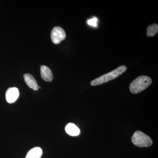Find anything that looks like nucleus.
Instances as JSON below:
<instances>
[{
    "instance_id": "nucleus-1",
    "label": "nucleus",
    "mask_w": 158,
    "mask_h": 158,
    "mask_svg": "<svg viewBox=\"0 0 158 158\" xmlns=\"http://www.w3.org/2000/svg\"><path fill=\"white\" fill-rule=\"evenodd\" d=\"M127 68L124 65L119 66L109 73L103 75L90 82L91 86H97L110 81L121 75L126 71Z\"/></svg>"
},
{
    "instance_id": "nucleus-2",
    "label": "nucleus",
    "mask_w": 158,
    "mask_h": 158,
    "mask_svg": "<svg viewBox=\"0 0 158 158\" xmlns=\"http://www.w3.org/2000/svg\"><path fill=\"white\" fill-rule=\"evenodd\" d=\"M152 80L146 76H141L135 79L130 85L131 93L137 94L146 89L151 84Z\"/></svg>"
},
{
    "instance_id": "nucleus-3",
    "label": "nucleus",
    "mask_w": 158,
    "mask_h": 158,
    "mask_svg": "<svg viewBox=\"0 0 158 158\" xmlns=\"http://www.w3.org/2000/svg\"><path fill=\"white\" fill-rule=\"evenodd\" d=\"M131 141L137 147H148L152 144V140L150 137L141 131H136L132 136Z\"/></svg>"
},
{
    "instance_id": "nucleus-4",
    "label": "nucleus",
    "mask_w": 158,
    "mask_h": 158,
    "mask_svg": "<svg viewBox=\"0 0 158 158\" xmlns=\"http://www.w3.org/2000/svg\"><path fill=\"white\" fill-rule=\"evenodd\" d=\"M65 31L60 27H55L51 32V39L54 44H59L65 39Z\"/></svg>"
},
{
    "instance_id": "nucleus-5",
    "label": "nucleus",
    "mask_w": 158,
    "mask_h": 158,
    "mask_svg": "<svg viewBox=\"0 0 158 158\" xmlns=\"http://www.w3.org/2000/svg\"><path fill=\"white\" fill-rule=\"evenodd\" d=\"M19 92L17 88H9L6 92V99L9 103H13L19 98Z\"/></svg>"
},
{
    "instance_id": "nucleus-6",
    "label": "nucleus",
    "mask_w": 158,
    "mask_h": 158,
    "mask_svg": "<svg viewBox=\"0 0 158 158\" xmlns=\"http://www.w3.org/2000/svg\"><path fill=\"white\" fill-rule=\"evenodd\" d=\"M40 74L41 77L44 81L51 82L53 78L52 73L50 69L45 65H42L40 67Z\"/></svg>"
},
{
    "instance_id": "nucleus-7",
    "label": "nucleus",
    "mask_w": 158,
    "mask_h": 158,
    "mask_svg": "<svg viewBox=\"0 0 158 158\" xmlns=\"http://www.w3.org/2000/svg\"><path fill=\"white\" fill-rule=\"evenodd\" d=\"M24 81L27 85L34 90H38L39 86L37 85V82L34 78V77L31 74L27 73L24 75Z\"/></svg>"
},
{
    "instance_id": "nucleus-8",
    "label": "nucleus",
    "mask_w": 158,
    "mask_h": 158,
    "mask_svg": "<svg viewBox=\"0 0 158 158\" xmlns=\"http://www.w3.org/2000/svg\"><path fill=\"white\" fill-rule=\"evenodd\" d=\"M65 131L67 134L72 136L79 135L81 133L80 129L75 124L73 123H69L66 125Z\"/></svg>"
},
{
    "instance_id": "nucleus-9",
    "label": "nucleus",
    "mask_w": 158,
    "mask_h": 158,
    "mask_svg": "<svg viewBox=\"0 0 158 158\" xmlns=\"http://www.w3.org/2000/svg\"><path fill=\"white\" fill-rule=\"evenodd\" d=\"M42 154V150L40 148L35 147L29 151L26 158H40Z\"/></svg>"
},
{
    "instance_id": "nucleus-10",
    "label": "nucleus",
    "mask_w": 158,
    "mask_h": 158,
    "mask_svg": "<svg viewBox=\"0 0 158 158\" xmlns=\"http://www.w3.org/2000/svg\"><path fill=\"white\" fill-rule=\"evenodd\" d=\"M158 25L156 23L152 24L147 27V35L148 37H153L157 34Z\"/></svg>"
},
{
    "instance_id": "nucleus-11",
    "label": "nucleus",
    "mask_w": 158,
    "mask_h": 158,
    "mask_svg": "<svg viewBox=\"0 0 158 158\" xmlns=\"http://www.w3.org/2000/svg\"><path fill=\"white\" fill-rule=\"evenodd\" d=\"M98 19L96 18H94L92 19L88 20V23L90 26H94V27H96L97 26Z\"/></svg>"
}]
</instances>
